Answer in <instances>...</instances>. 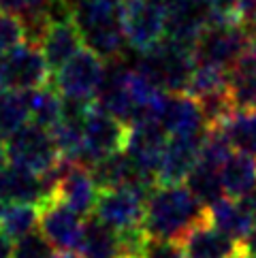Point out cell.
Segmentation results:
<instances>
[{"instance_id": "24", "label": "cell", "mask_w": 256, "mask_h": 258, "mask_svg": "<svg viewBox=\"0 0 256 258\" xmlns=\"http://www.w3.org/2000/svg\"><path fill=\"white\" fill-rule=\"evenodd\" d=\"M30 122L26 92H5L0 90V141H7L20 128Z\"/></svg>"}, {"instance_id": "35", "label": "cell", "mask_w": 256, "mask_h": 258, "mask_svg": "<svg viewBox=\"0 0 256 258\" xmlns=\"http://www.w3.org/2000/svg\"><path fill=\"white\" fill-rule=\"evenodd\" d=\"M252 36H254V41H256V26H254V30H252Z\"/></svg>"}, {"instance_id": "32", "label": "cell", "mask_w": 256, "mask_h": 258, "mask_svg": "<svg viewBox=\"0 0 256 258\" xmlns=\"http://www.w3.org/2000/svg\"><path fill=\"white\" fill-rule=\"evenodd\" d=\"M241 245H243L245 250H248V252H250V254L256 258V226L252 228V233L248 235V239H245V241H243Z\"/></svg>"}, {"instance_id": "9", "label": "cell", "mask_w": 256, "mask_h": 258, "mask_svg": "<svg viewBox=\"0 0 256 258\" xmlns=\"http://www.w3.org/2000/svg\"><path fill=\"white\" fill-rule=\"evenodd\" d=\"M171 0H126V41L137 53L152 49L164 39Z\"/></svg>"}, {"instance_id": "8", "label": "cell", "mask_w": 256, "mask_h": 258, "mask_svg": "<svg viewBox=\"0 0 256 258\" xmlns=\"http://www.w3.org/2000/svg\"><path fill=\"white\" fill-rule=\"evenodd\" d=\"M107 64L94 56L90 49H81L73 60H69L60 71L53 73L51 86L67 100H84L94 103L105 79Z\"/></svg>"}, {"instance_id": "7", "label": "cell", "mask_w": 256, "mask_h": 258, "mask_svg": "<svg viewBox=\"0 0 256 258\" xmlns=\"http://www.w3.org/2000/svg\"><path fill=\"white\" fill-rule=\"evenodd\" d=\"M128 126L92 105L84 124V147H81L77 164L90 169L96 162L109 158V156L124 152Z\"/></svg>"}, {"instance_id": "23", "label": "cell", "mask_w": 256, "mask_h": 258, "mask_svg": "<svg viewBox=\"0 0 256 258\" xmlns=\"http://www.w3.org/2000/svg\"><path fill=\"white\" fill-rule=\"evenodd\" d=\"M186 186L205 209L216 205L218 201L226 199L222 186V169L209 167L205 162H197V167L188 175Z\"/></svg>"}, {"instance_id": "26", "label": "cell", "mask_w": 256, "mask_h": 258, "mask_svg": "<svg viewBox=\"0 0 256 258\" xmlns=\"http://www.w3.org/2000/svg\"><path fill=\"white\" fill-rule=\"evenodd\" d=\"M220 92H228V71L207 67V64H197L186 94L195 100H203L207 96L220 94Z\"/></svg>"}, {"instance_id": "33", "label": "cell", "mask_w": 256, "mask_h": 258, "mask_svg": "<svg viewBox=\"0 0 256 258\" xmlns=\"http://www.w3.org/2000/svg\"><path fill=\"white\" fill-rule=\"evenodd\" d=\"M231 258H254V256H252V254H250V252H248V250H245V247L241 245L239 250H237V252H235Z\"/></svg>"}, {"instance_id": "34", "label": "cell", "mask_w": 256, "mask_h": 258, "mask_svg": "<svg viewBox=\"0 0 256 258\" xmlns=\"http://www.w3.org/2000/svg\"><path fill=\"white\" fill-rule=\"evenodd\" d=\"M51 258H79V256L73 254V252H58V254H53Z\"/></svg>"}, {"instance_id": "17", "label": "cell", "mask_w": 256, "mask_h": 258, "mask_svg": "<svg viewBox=\"0 0 256 258\" xmlns=\"http://www.w3.org/2000/svg\"><path fill=\"white\" fill-rule=\"evenodd\" d=\"M81 49H84V41H81L73 22L53 24L41 43V53L45 62H47L49 71L53 73L60 71L69 60L75 58Z\"/></svg>"}, {"instance_id": "18", "label": "cell", "mask_w": 256, "mask_h": 258, "mask_svg": "<svg viewBox=\"0 0 256 258\" xmlns=\"http://www.w3.org/2000/svg\"><path fill=\"white\" fill-rule=\"evenodd\" d=\"M207 222L214 228H218L226 237H231L233 241L243 243L248 235L252 233V228L256 226L254 218L243 209L239 201L233 199H222L216 205L207 209Z\"/></svg>"}, {"instance_id": "11", "label": "cell", "mask_w": 256, "mask_h": 258, "mask_svg": "<svg viewBox=\"0 0 256 258\" xmlns=\"http://www.w3.org/2000/svg\"><path fill=\"white\" fill-rule=\"evenodd\" d=\"M148 119L158 122L169 137H195L209 131L199 103L188 94H167L164 92L154 107L152 117Z\"/></svg>"}, {"instance_id": "14", "label": "cell", "mask_w": 256, "mask_h": 258, "mask_svg": "<svg viewBox=\"0 0 256 258\" xmlns=\"http://www.w3.org/2000/svg\"><path fill=\"white\" fill-rule=\"evenodd\" d=\"M98 192L100 190L96 188L90 169L69 160L56 190H53V199H58L73 211H77L79 216H90L94 214Z\"/></svg>"}, {"instance_id": "31", "label": "cell", "mask_w": 256, "mask_h": 258, "mask_svg": "<svg viewBox=\"0 0 256 258\" xmlns=\"http://www.w3.org/2000/svg\"><path fill=\"white\" fill-rule=\"evenodd\" d=\"M13 250H15V241L0 228V258H13Z\"/></svg>"}, {"instance_id": "6", "label": "cell", "mask_w": 256, "mask_h": 258, "mask_svg": "<svg viewBox=\"0 0 256 258\" xmlns=\"http://www.w3.org/2000/svg\"><path fill=\"white\" fill-rule=\"evenodd\" d=\"M49 73L51 71L39 45L22 43L5 56H0V90L32 92L49 84Z\"/></svg>"}, {"instance_id": "19", "label": "cell", "mask_w": 256, "mask_h": 258, "mask_svg": "<svg viewBox=\"0 0 256 258\" xmlns=\"http://www.w3.org/2000/svg\"><path fill=\"white\" fill-rule=\"evenodd\" d=\"M75 254L79 258H122L120 235L92 216L86 220L84 235Z\"/></svg>"}, {"instance_id": "30", "label": "cell", "mask_w": 256, "mask_h": 258, "mask_svg": "<svg viewBox=\"0 0 256 258\" xmlns=\"http://www.w3.org/2000/svg\"><path fill=\"white\" fill-rule=\"evenodd\" d=\"M141 258H188L184 243L169 241V239H148Z\"/></svg>"}, {"instance_id": "27", "label": "cell", "mask_w": 256, "mask_h": 258, "mask_svg": "<svg viewBox=\"0 0 256 258\" xmlns=\"http://www.w3.org/2000/svg\"><path fill=\"white\" fill-rule=\"evenodd\" d=\"M53 256V245L43 237L41 230L26 235L15 241L13 258H51Z\"/></svg>"}, {"instance_id": "1", "label": "cell", "mask_w": 256, "mask_h": 258, "mask_svg": "<svg viewBox=\"0 0 256 258\" xmlns=\"http://www.w3.org/2000/svg\"><path fill=\"white\" fill-rule=\"evenodd\" d=\"M126 0H73V24L90 49L103 62L117 60L128 47Z\"/></svg>"}, {"instance_id": "25", "label": "cell", "mask_w": 256, "mask_h": 258, "mask_svg": "<svg viewBox=\"0 0 256 258\" xmlns=\"http://www.w3.org/2000/svg\"><path fill=\"white\" fill-rule=\"evenodd\" d=\"M39 226V207L36 205H22V203H7L0 209V228L17 241L26 235H30Z\"/></svg>"}, {"instance_id": "3", "label": "cell", "mask_w": 256, "mask_h": 258, "mask_svg": "<svg viewBox=\"0 0 256 258\" xmlns=\"http://www.w3.org/2000/svg\"><path fill=\"white\" fill-rule=\"evenodd\" d=\"M195 53L171 39H162L152 49L137 53L135 69L150 77L167 94H186L195 73Z\"/></svg>"}, {"instance_id": "4", "label": "cell", "mask_w": 256, "mask_h": 258, "mask_svg": "<svg viewBox=\"0 0 256 258\" xmlns=\"http://www.w3.org/2000/svg\"><path fill=\"white\" fill-rule=\"evenodd\" d=\"M252 43L254 36L245 26H241L239 22H222L212 24L201 34L192 53H195L197 64L231 71L245 56Z\"/></svg>"}, {"instance_id": "13", "label": "cell", "mask_w": 256, "mask_h": 258, "mask_svg": "<svg viewBox=\"0 0 256 258\" xmlns=\"http://www.w3.org/2000/svg\"><path fill=\"white\" fill-rule=\"evenodd\" d=\"M207 133L195 135V137H169L162 160H160V169H158V186H179V183H186L188 175L199 162L201 147H203Z\"/></svg>"}, {"instance_id": "22", "label": "cell", "mask_w": 256, "mask_h": 258, "mask_svg": "<svg viewBox=\"0 0 256 258\" xmlns=\"http://www.w3.org/2000/svg\"><path fill=\"white\" fill-rule=\"evenodd\" d=\"M26 100H28V111H30V122L53 131L56 124L62 119V105L64 100L60 92L51 86V81L43 88H36L32 92H26Z\"/></svg>"}, {"instance_id": "16", "label": "cell", "mask_w": 256, "mask_h": 258, "mask_svg": "<svg viewBox=\"0 0 256 258\" xmlns=\"http://www.w3.org/2000/svg\"><path fill=\"white\" fill-rule=\"evenodd\" d=\"M188 258H231L241 243L233 241L218 228L207 222V218L201 224H197L190 233L181 239Z\"/></svg>"}, {"instance_id": "5", "label": "cell", "mask_w": 256, "mask_h": 258, "mask_svg": "<svg viewBox=\"0 0 256 258\" xmlns=\"http://www.w3.org/2000/svg\"><path fill=\"white\" fill-rule=\"evenodd\" d=\"M5 154L9 164L26 169L34 175L49 173L62 160L51 131L32 122H28L5 141Z\"/></svg>"}, {"instance_id": "29", "label": "cell", "mask_w": 256, "mask_h": 258, "mask_svg": "<svg viewBox=\"0 0 256 258\" xmlns=\"http://www.w3.org/2000/svg\"><path fill=\"white\" fill-rule=\"evenodd\" d=\"M49 0H0V13L15 17V20H26L47 9Z\"/></svg>"}, {"instance_id": "2", "label": "cell", "mask_w": 256, "mask_h": 258, "mask_svg": "<svg viewBox=\"0 0 256 258\" xmlns=\"http://www.w3.org/2000/svg\"><path fill=\"white\" fill-rule=\"evenodd\" d=\"M207 218V209L195 199L186 183L156 186L145 199L143 228L152 239L181 241Z\"/></svg>"}, {"instance_id": "15", "label": "cell", "mask_w": 256, "mask_h": 258, "mask_svg": "<svg viewBox=\"0 0 256 258\" xmlns=\"http://www.w3.org/2000/svg\"><path fill=\"white\" fill-rule=\"evenodd\" d=\"M0 199H3L5 205L7 203H22V205L39 207L41 203L51 197L41 175L7 164V169L0 175Z\"/></svg>"}, {"instance_id": "28", "label": "cell", "mask_w": 256, "mask_h": 258, "mask_svg": "<svg viewBox=\"0 0 256 258\" xmlns=\"http://www.w3.org/2000/svg\"><path fill=\"white\" fill-rule=\"evenodd\" d=\"M22 43L26 41H24V28L20 20L0 13V56H5V53L15 49Z\"/></svg>"}, {"instance_id": "20", "label": "cell", "mask_w": 256, "mask_h": 258, "mask_svg": "<svg viewBox=\"0 0 256 258\" xmlns=\"http://www.w3.org/2000/svg\"><path fill=\"white\" fill-rule=\"evenodd\" d=\"M218 131L224 135L231 150L256 158V109H235Z\"/></svg>"}, {"instance_id": "21", "label": "cell", "mask_w": 256, "mask_h": 258, "mask_svg": "<svg viewBox=\"0 0 256 258\" xmlns=\"http://www.w3.org/2000/svg\"><path fill=\"white\" fill-rule=\"evenodd\" d=\"M222 186L226 199L241 201L256 190V158L233 154L222 167Z\"/></svg>"}, {"instance_id": "12", "label": "cell", "mask_w": 256, "mask_h": 258, "mask_svg": "<svg viewBox=\"0 0 256 258\" xmlns=\"http://www.w3.org/2000/svg\"><path fill=\"white\" fill-rule=\"evenodd\" d=\"M81 218L84 216L53 197L39 205V230L58 252L75 254L86 226V220Z\"/></svg>"}, {"instance_id": "10", "label": "cell", "mask_w": 256, "mask_h": 258, "mask_svg": "<svg viewBox=\"0 0 256 258\" xmlns=\"http://www.w3.org/2000/svg\"><path fill=\"white\" fill-rule=\"evenodd\" d=\"M94 218L117 235L141 228L145 218V197L133 188L100 190L94 207Z\"/></svg>"}]
</instances>
